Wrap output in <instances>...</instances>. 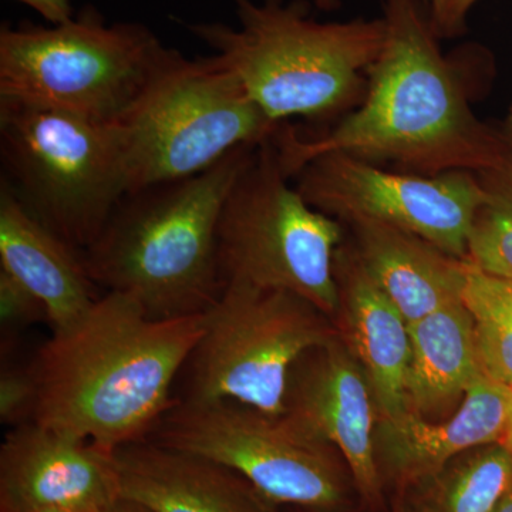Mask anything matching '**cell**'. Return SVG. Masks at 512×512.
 Wrapping results in <instances>:
<instances>
[{
  "label": "cell",
  "instance_id": "cell-24",
  "mask_svg": "<svg viewBox=\"0 0 512 512\" xmlns=\"http://www.w3.org/2000/svg\"><path fill=\"white\" fill-rule=\"evenodd\" d=\"M49 322L46 306L19 279L0 268V322L2 330H22L37 322Z\"/></svg>",
  "mask_w": 512,
  "mask_h": 512
},
{
  "label": "cell",
  "instance_id": "cell-1",
  "mask_svg": "<svg viewBox=\"0 0 512 512\" xmlns=\"http://www.w3.org/2000/svg\"><path fill=\"white\" fill-rule=\"evenodd\" d=\"M386 39L367 70L365 99L328 133L302 138L282 126L272 137L289 177L328 153L394 163L409 173H481L508 153L500 128L478 119L456 67L419 0H384Z\"/></svg>",
  "mask_w": 512,
  "mask_h": 512
},
{
  "label": "cell",
  "instance_id": "cell-12",
  "mask_svg": "<svg viewBox=\"0 0 512 512\" xmlns=\"http://www.w3.org/2000/svg\"><path fill=\"white\" fill-rule=\"evenodd\" d=\"M285 414L339 451L357 495L370 510L384 508V483L375 453L379 409L365 370L340 333L293 363Z\"/></svg>",
  "mask_w": 512,
  "mask_h": 512
},
{
  "label": "cell",
  "instance_id": "cell-14",
  "mask_svg": "<svg viewBox=\"0 0 512 512\" xmlns=\"http://www.w3.org/2000/svg\"><path fill=\"white\" fill-rule=\"evenodd\" d=\"M511 416L512 389L483 373L468 387L450 419L431 421L413 412L393 419L379 417L375 453L383 483L406 493L460 454L501 443Z\"/></svg>",
  "mask_w": 512,
  "mask_h": 512
},
{
  "label": "cell",
  "instance_id": "cell-33",
  "mask_svg": "<svg viewBox=\"0 0 512 512\" xmlns=\"http://www.w3.org/2000/svg\"><path fill=\"white\" fill-rule=\"evenodd\" d=\"M29 512H82L73 510H60V508H45V510H33Z\"/></svg>",
  "mask_w": 512,
  "mask_h": 512
},
{
  "label": "cell",
  "instance_id": "cell-32",
  "mask_svg": "<svg viewBox=\"0 0 512 512\" xmlns=\"http://www.w3.org/2000/svg\"><path fill=\"white\" fill-rule=\"evenodd\" d=\"M394 512H410L406 503H404L403 498H399V500L396 501V505H394Z\"/></svg>",
  "mask_w": 512,
  "mask_h": 512
},
{
  "label": "cell",
  "instance_id": "cell-3",
  "mask_svg": "<svg viewBox=\"0 0 512 512\" xmlns=\"http://www.w3.org/2000/svg\"><path fill=\"white\" fill-rule=\"evenodd\" d=\"M256 148H238L204 173L127 194L82 252L94 284L130 296L154 319L207 312L224 291L222 207Z\"/></svg>",
  "mask_w": 512,
  "mask_h": 512
},
{
  "label": "cell",
  "instance_id": "cell-8",
  "mask_svg": "<svg viewBox=\"0 0 512 512\" xmlns=\"http://www.w3.org/2000/svg\"><path fill=\"white\" fill-rule=\"evenodd\" d=\"M289 178L272 138L256 148L218 222L222 282L295 293L335 320L345 225L309 205Z\"/></svg>",
  "mask_w": 512,
  "mask_h": 512
},
{
  "label": "cell",
  "instance_id": "cell-23",
  "mask_svg": "<svg viewBox=\"0 0 512 512\" xmlns=\"http://www.w3.org/2000/svg\"><path fill=\"white\" fill-rule=\"evenodd\" d=\"M37 386L30 366H3L0 373V421L18 427L35 420Z\"/></svg>",
  "mask_w": 512,
  "mask_h": 512
},
{
  "label": "cell",
  "instance_id": "cell-18",
  "mask_svg": "<svg viewBox=\"0 0 512 512\" xmlns=\"http://www.w3.org/2000/svg\"><path fill=\"white\" fill-rule=\"evenodd\" d=\"M360 264L409 325L461 299L463 259L416 235L373 221L349 222Z\"/></svg>",
  "mask_w": 512,
  "mask_h": 512
},
{
  "label": "cell",
  "instance_id": "cell-21",
  "mask_svg": "<svg viewBox=\"0 0 512 512\" xmlns=\"http://www.w3.org/2000/svg\"><path fill=\"white\" fill-rule=\"evenodd\" d=\"M461 299L473 318L481 370L512 389V279L466 261Z\"/></svg>",
  "mask_w": 512,
  "mask_h": 512
},
{
  "label": "cell",
  "instance_id": "cell-7",
  "mask_svg": "<svg viewBox=\"0 0 512 512\" xmlns=\"http://www.w3.org/2000/svg\"><path fill=\"white\" fill-rule=\"evenodd\" d=\"M165 52L167 47L146 26H107L93 8L52 28L3 26L0 99L117 124L136 103Z\"/></svg>",
  "mask_w": 512,
  "mask_h": 512
},
{
  "label": "cell",
  "instance_id": "cell-30",
  "mask_svg": "<svg viewBox=\"0 0 512 512\" xmlns=\"http://www.w3.org/2000/svg\"><path fill=\"white\" fill-rule=\"evenodd\" d=\"M495 512H512V490L511 493L504 498L503 503L500 504V507H498Z\"/></svg>",
  "mask_w": 512,
  "mask_h": 512
},
{
  "label": "cell",
  "instance_id": "cell-6",
  "mask_svg": "<svg viewBox=\"0 0 512 512\" xmlns=\"http://www.w3.org/2000/svg\"><path fill=\"white\" fill-rule=\"evenodd\" d=\"M6 184L30 214L84 251L128 194L117 124L0 99Z\"/></svg>",
  "mask_w": 512,
  "mask_h": 512
},
{
  "label": "cell",
  "instance_id": "cell-13",
  "mask_svg": "<svg viewBox=\"0 0 512 512\" xmlns=\"http://www.w3.org/2000/svg\"><path fill=\"white\" fill-rule=\"evenodd\" d=\"M119 498L114 451L35 421L6 434L0 447V512H106Z\"/></svg>",
  "mask_w": 512,
  "mask_h": 512
},
{
  "label": "cell",
  "instance_id": "cell-26",
  "mask_svg": "<svg viewBox=\"0 0 512 512\" xmlns=\"http://www.w3.org/2000/svg\"><path fill=\"white\" fill-rule=\"evenodd\" d=\"M16 2L25 3L35 9L39 15L52 22L53 25H60V23L69 22L74 18L70 0H16Z\"/></svg>",
  "mask_w": 512,
  "mask_h": 512
},
{
  "label": "cell",
  "instance_id": "cell-22",
  "mask_svg": "<svg viewBox=\"0 0 512 512\" xmlns=\"http://www.w3.org/2000/svg\"><path fill=\"white\" fill-rule=\"evenodd\" d=\"M476 175L484 200L468 239L466 261L512 279V151Z\"/></svg>",
  "mask_w": 512,
  "mask_h": 512
},
{
  "label": "cell",
  "instance_id": "cell-2",
  "mask_svg": "<svg viewBox=\"0 0 512 512\" xmlns=\"http://www.w3.org/2000/svg\"><path fill=\"white\" fill-rule=\"evenodd\" d=\"M204 330V313L154 319L106 292L30 363L35 423L114 451L146 440L175 402L174 386Z\"/></svg>",
  "mask_w": 512,
  "mask_h": 512
},
{
  "label": "cell",
  "instance_id": "cell-10",
  "mask_svg": "<svg viewBox=\"0 0 512 512\" xmlns=\"http://www.w3.org/2000/svg\"><path fill=\"white\" fill-rule=\"evenodd\" d=\"M338 333L335 320L295 293L225 285L204 313V330L181 372L177 399L234 400L284 414L293 363Z\"/></svg>",
  "mask_w": 512,
  "mask_h": 512
},
{
  "label": "cell",
  "instance_id": "cell-4",
  "mask_svg": "<svg viewBox=\"0 0 512 512\" xmlns=\"http://www.w3.org/2000/svg\"><path fill=\"white\" fill-rule=\"evenodd\" d=\"M235 5L239 28L200 23L188 29L237 74L269 119H333L365 99L367 70L386 39L383 18L322 23L303 0Z\"/></svg>",
  "mask_w": 512,
  "mask_h": 512
},
{
  "label": "cell",
  "instance_id": "cell-31",
  "mask_svg": "<svg viewBox=\"0 0 512 512\" xmlns=\"http://www.w3.org/2000/svg\"><path fill=\"white\" fill-rule=\"evenodd\" d=\"M501 443H503L504 446L508 448V451H510L512 456V416L510 420V426H508L507 433H505L504 440L501 441Z\"/></svg>",
  "mask_w": 512,
  "mask_h": 512
},
{
  "label": "cell",
  "instance_id": "cell-29",
  "mask_svg": "<svg viewBox=\"0 0 512 512\" xmlns=\"http://www.w3.org/2000/svg\"><path fill=\"white\" fill-rule=\"evenodd\" d=\"M313 2H315L316 8L325 10V12L335 10L339 6V0H313Z\"/></svg>",
  "mask_w": 512,
  "mask_h": 512
},
{
  "label": "cell",
  "instance_id": "cell-28",
  "mask_svg": "<svg viewBox=\"0 0 512 512\" xmlns=\"http://www.w3.org/2000/svg\"><path fill=\"white\" fill-rule=\"evenodd\" d=\"M500 131L505 144H507L508 150L512 151V104L510 110H508L507 116H505L503 126L500 127Z\"/></svg>",
  "mask_w": 512,
  "mask_h": 512
},
{
  "label": "cell",
  "instance_id": "cell-16",
  "mask_svg": "<svg viewBox=\"0 0 512 512\" xmlns=\"http://www.w3.org/2000/svg\"><path fill=\"white\" fill-rule=\"evenodd\" d=\"M340 336L365 370L379 417L410 412L406 377L410 362L409 323L367 275L352 244L343 239L335 255Z\"/></svg>",
  "mask_w": 512,
  "mask_h": 512
},
{
  "label": "cell",
  "instance_id": "cell-9",
  "mask_svg": "<svg viewBox=\"0 0 512 512\" xmlns=\"http://www.w3.org/2000/svg\"><path fill=\"white\" fill-rule=\"evenodd\" d=\"M147 440L224 464L272 505L308 512L352 508L356 487L339 451L285 413L234 400L175 399Z\"/></svg>",
  "mask_w": 512,
  "mask_h": 512
},
{
  "label": "cell",
  "instance_id": "cell-17",
  "mask_svg": "<svg viewBox=\"0 0 512 512\" xmlns=\"http://www.w3.org/2000/svg\"><path fill=\"white\" fill-rule=\"evenodd\" d=\"M0 268L43 302L52 333L72 328L99 299L82 254L30 214L3 180Z\"/></svg>",
  "mask_w": 512,
  "mask_h": 512
},
{
  "label": "cell",
  "instance_id": "cell-34",
  "mask_svg": "<svg viewBox=\"0 0 512 512\" xmlns=\"http://www.w3.org/2000/svg\"><path fill=\"white\" fill-rule=\"evenodd\" d=\"M424 3H429V5H433L434 2H436V0H423Z\"/></svg>",
  "mask_w": 512,
  "mask_h": 512
},
{
  "label": "cell",
  "instance_id": "cell-5",
  "mask_svg": "<svg viewBox=\"0 0 512 512\" xmlns=\"http://www.w3.org/2000/svg\"><path fill=\"white\" fill-rule=\"evenodd\" d=\"M128 194L210 170L242 147L278 133L220 57L167 49L136 103L117 123Z\"/></svg>",
  "mask_w": 512,
  "mask_h": 512
},
{
  "label": "cell",
  "instance_id": "cell-15",
  "mask_svg": "<svg viewBox=\"0 0 512 512\" xmlns=\"http://www.w3.org/2000/svg\"><path fill=\"white\" fill-rule=\"evenodd\" d=\"M120 498L151 512H275L237 471L151 440L114 450Z\"/></svg>",
  "mask_w": 512,
  "mask_h": 512
},
{
  "label": "cell",
  "instance_id": "cell-11",
  "mask_svg": "<svg viewBox=\"0 0 512 512\" xmlns=\"http://www.w3.org/2000/svg\"><path fill=\"white\" fill-rule=\"evenodd\" d=\"M298 181L296 190L309 205L343 225L379 222L463 261L484 200L474 173H394L345 153L313 158L299 171Z\"/></svg>",
  "mask_w": 512,
  "mask_h": 512
},
{
  "label": "cell",
  "instance_id": "cell-19",
  "mask_svg": "<svg viewBox=\"0 0 512 512\" xmlns=\"http://www.w3.org/2000/svg\"><path fill=\"white\" fill-rule=\"evenodd\" d=\"M409 332L407 406L424 419L446 414L483 375L473 318L458 299L409 325Z\"/></svg>",
  "mask_w": 512,
  "mask_h": 512
},
{
  "label": "cell",
  "instance_id": "cell-25",
  "mask_svg": "<svg viewBox=\"0 0 512 512\" xmlns=\"http://www.w3.org/2000/svg\"><path fill=\"white\" fill-rule=\"evenodd\" d=\"M478 0H436L430 6V23L437 37H457L466 32L467 16Z\"/></svg>",
  "mask_w": 512,
  "mask_h": 512
},
{
  "label": "cell",
  "instance_id": "cell-27",
  "mask_svg": "<svg viewBox=\"0 0 512 512\" xmlns=\"http://www.w3.org/2000/svg\"><path fill=\"white\" fill-rule=\"evenodd\" d=\"M106 512H151L150 510H147L146 507H143V505L134 503V501L130 500H124V498H119V500L116 501L109 510Z\"/></svg>",
  "mask_w": 512,
  "mask_h": 512
},
{
  "label": "cell",
  "instance_id": "cell-20",
  "mask_svg": "<svg viewBox=\"0 0 512 512\" xmlns=\"http://www.w3.org/2000/svg\"><path fill=\"white\" fill-rule=\"evenodd\" d=\"M410 490V512H495L512 490L511 453L503 443L473 448Z\"/></svg>",
  "mask_w": 512,
  "mask_h": 512
}]
</instances>
